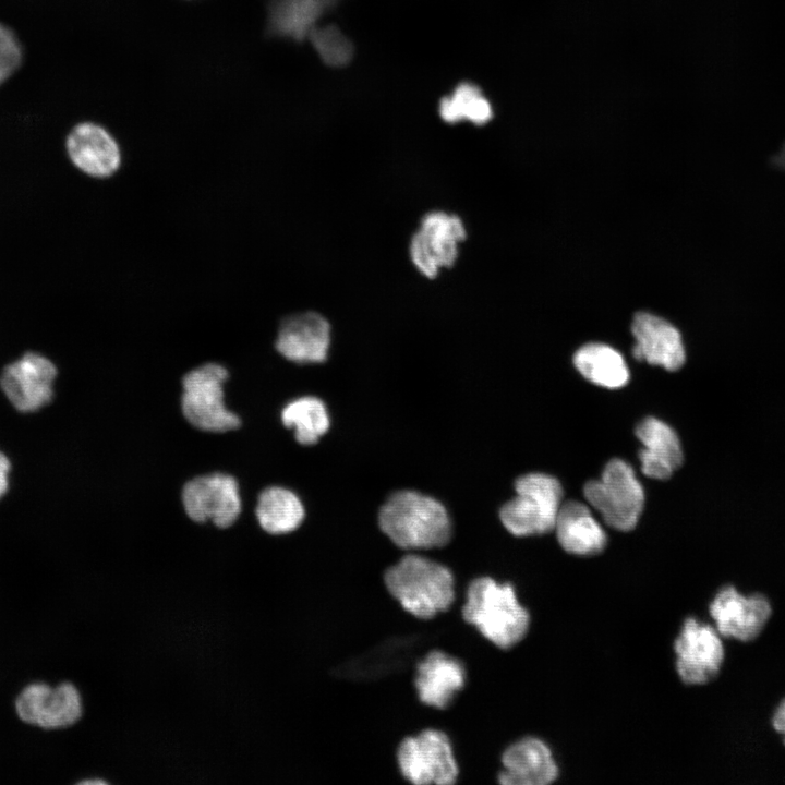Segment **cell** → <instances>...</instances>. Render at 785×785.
Returning a JSON list of instances; mask_svg holds the SVG:
<instances>
[{"mask_svg":"<svg viewBox=\"0 0 785 785\" xmlns=\"http://www.w3.org/2000/svg\"><path fill=\"white\" fill-rule=\"evenodd\" d=\"M463 620L502 650H509L528 635L531 615L510 582L482 576L470 581L461 607Z\"/></svg>","mask_w":785,"mask_h":785,"instance_id":"cell-1","label":"cell"},{"mask_svg":"<svg viewBox=\"0 0 785 785\" xmlns=\"http://www.w3.org/2000/svg\"><path fill=\"white\" fill-rule=\"evenodd\" d=\"M389 595L416 619H432L448 611L456 599L452 571L418 554H407L384 572Z\"/></svg>","mask_w":785,"mask_h":785,"instance_id":"cell-2","label":"cell"},{"mask_svg":"<svg viewBox=\"0 0 785 785\" xmlns=\"http://www.w3.org/2000/svg\"><path fill=\"white\" fill-rule=\"evenodd\" d=\"M378 524L385 535L402 550L445 546L451 536L446 508L433 497L415 491H399L382 506Z\"/></svg>","mask_w":785,"mask_h":785,"instance_id":"cell-3","label":"cell"},{"mask_svg":"<svg viewBox=\"0 0 785 785\" xmlns=\"http://www.w3.org/2000/svg\"><path fill=\"white\" fill-rule=\"evenodd\" d=\"M516 497L499 511L503 526L515 536L541 535L554 530L563 488L557 479L529 473L516 483Z\"/></svg>","mask_w":785,"mask_h":785,"instance_id":"cell-4","label":"cell"},{"mask_svg":"<svg viewBox=\"0 0 785 785\" xmlns=\"http://www.w3.org/2000/svg\"><path fill=\"white\" fill-rule=\"evenodd\" d=\"M583 494L607 526L624 532L635 529L644 506L643 487L621 459L608 461L600 479L585 483Z\"/></svg>","mask_w":785,"mask_h":785,"instance_id":"cell-5","label":"cell"},{"mask_svg":"<svg viewBox=\"0 0 785 785\" xmlns=\"http://www.w3.org/2000/svg\"><path fill=\"white\" fill-rule=\"evenodd\" d=\"M228 371L218 363H206L186 373L182 381L181 410L194 427L226 433L241 425L240 418L225 404L224 384Z\"/></svg>","mask_w":785,"mask_h":785,"instance_id":"cell-6","label":"cell"},{"mask_svg":"<svg viewBox=\"0 0 785 785\" xmlns=\"http://www.w3.org/2000/svg\"><path fill=\"white\" fill-rule=\"evenodd\" d=\"M396 762L401 776L413 785H452L459 777L452 742L436 728L404 737L397 747Z\"/></svg>","mask_w":785,"mask_h":785,"instance_id":"cell-7","label":"cell"},{"mask_svg":"<svg viewBox=\"0 0 785 785\" xmlns=\"http://www.w3.org/2000/svg\"><path fill=\"white\" fill-rule=\"evenodd\" d=\"M675 669L687 686H702L714 680L724 665V638L714 625L693 616L687 617L673 643Z\"/></svg>","mask_w":785,"mask_h":785,"instance_id":"cell-8","label":"cell"},{"mask_svg":"<svg viewBox=\"0 0 785 785\" xmlns=\"http://www.w3.org/2000/svg\"><path fill=\"white\" fill-rule=\"evenodd\" d=\"M467 238L462 219L452 213L432 210L421 219L409 244L410 259L426 278H435L442 268H450L459 255V244Z\"/></svg>","mask_w":785,"mask_h":785,"instance_id":"cell-9","label":"cell"},{"mask_svg":"<svg viewBox=\"0 0 785 785\" xmlns=\"http://www.w3.org/2000/svg\"><path fill=\"white\" fill-rule=\"evenodd\" d=\"M708 612L724 639L750 643L766 628L773 606L764 593L746 594L734 584H725L713 595Z\"/></svg>","mask_w":785,"mask_h":785,"instance_id":"cell-10","label":"cell"},{"mask_svg":"<svg viewBox=\"0 0 785 785\" xmlns=\"http://www.w3.org/2000/svg\"><path fill=\"white\" fill-rule=\"evenodd\" d=\"M181 498L191 521L205 523L209 520L221 530L232 527L241 512L238 482L227 473L215 472L188 481Z\"/></svg>","mask_w":785,"mask_h":785,"instance_id":"cell-11","label":"cell"},{"mask_svg":"<svg viewBox=\"0 0 785 785\" xmlns=\"http://www.w3.org/2000/svg\"><path fill=\"white\" fill-rule=\"evenodd\" d=\"M16 712L26 723L46 729H67L75 726L84 714L83 696L70 680L56 687L33 684L20 693Z\"/></svg>","mask_w":785,"mask_h":785,"instance_id":"cell-12","label":"cell"},{"mask_svg":"<svg viewBox=\"0 0 785 785\" xmlns=\"http://www.w3.org/2000/svg\"><path fill=\"white\" fill-rule=\"evenodd\" d=\"M56 375L57 369L49 359L27 352L3 369L0 385L17 410L31 412L51 400Z\"/></svg>","mask_w":785,"mask_h":785,"instance_id":"cell-13","label":"cell"},{"mask_svg":"<svg viewBox=\"0 0 785 785\" xmlns=\"http://www.w3.org/2000/svg\"><path fill=\"white\" fill-rule=\"evenodd\" d=\"M71 164L94 179L112 177L121 167L122 154L118 142L101 125L81 122L68 133L64 142Z\"/></svg>","mask_w":785,"mask_h":785,"instance_id":"cell-14","label":"cell"},{"mask_svg":"<svg viewBox=\"0 0 785 785\" xmlns=\"http://www.w3.org/2000/svg\"><path fill=\"white\" fill-rule=\"evenodd\" d=\"M331 328L325 316L315 311L286 316L279 324L275 348L295 363H319L326 360Z\"/></svg>","mask_w":785,"mask_h":785,"instance_id":"cell-15","label":"cell"},{"mask_svg":"<svg viewBox=\"0 0 785 785\" xmlns=\"http://www.w3.org/2000/svg\"><path fill=\"white\" fill-rule=\"evenodd\" d=\"M497 774L502 785H550L559 776V768L550 746L534 736L510 744L500 756Z\"/></svg>","mask_w":785,"mask_h":785,"instance_id":"cell-16","label":"cell"},{"mask_svg":"<svg viewBox=\"0 0 785 785\" xmlns=\"http://www.w3.org/2000/svg\"><path fill=\"white\" fill-rule=\"evenodd\" d=\"M466 681L464 664L442 650H432L418 662L413 679L420 702L436 710L450 706Z\"/></svg>","mask_w":785,"mask_h":785,"instance_id":"cell-17","label":"cell"},{"mask_svg":"<svg viewBox=\"0 0 785 785\" xmlns=\"http://www.w3.org/2000/svg\"><path fill=\"white\" fill-rule=\"evenodd\" d=\"M631 331L636 343L632 354L637 360L660 365L667 371L679 370L686 361L685 347L677 328L650 313H637Z\"/></svg>","mask_w":785,"mask_h":785,"instance_id":"cell-18","label":"cell"},{"mask_svg":"<svg viewBox=\"0 0 785 785\" xmlns=\"http://www.w3.org/2000/svg\"><path fill=\"white\" fill-rule=\"evenodd\" d=\"M636 435L643 445L639 450L641 471L644 475L666 480L684 461L680 440L676 432L655 418L642 420Z\"/></svg>","mask_w":785,"mask_h":785,"instance_id":"cell-19","label":"cell"},{"mask_svg":"<svg viewBox=\"0 0 785 785\" xmlns=\"http://www.w3.org/2000/svg\"><path fill=\"white\" fill-rule=\"evenodd\" d=\"M554 530L561 548L572 555H596L607 543L605 531L588 506L577 500L560 505Z\"/></svg>","mask_w":785,"mask_h":785,"instance_id":"cell-20","label":"cell"},{"mask_svg":"<svg viewBox=\"0 0 785 785\" xmlns=\"http://www.w3.org/2000/svg\"><path fill=\"white\" fill-rule=\"evenodd\" d=\"M255 514L261 529L270 535L295 531L305 516L300 498L292 491L280 486H270L261 492Z\"/></svg>","mask_w":785,"mask_h":785,"instance_id":"cell-21","label":"cell"},{"mask_svg":"<svg viewBox=\"0 0 785 785\" xmlns=\"http://www.w3.org/2000/svg\"><path fill=\"white\" fill-rule=\"evenodd\" d=\"M573 363L583 377L606 388H620L629 381V371L621 354L603 343L582 346L573 355Z\"/></svg>","mask_w":785,"mask_h":785,"instance_id":"cell-22","label":"cell"},{"mask_svg":"<svg viewBox=\"0 0 785 785\" xmlns=\"http://www.w3.org/2000/svg\"><path fill=\"white\" fill-rule=\"evenodd\" d=\"M282 424L294 430L298 443L313 445L329 428L325 404L316 397L306 396L289 402L281 411Z\"/></svg>","mask_w":785,"mask_h":785,"instance_id":"cell-23","label":"cell"},{"mask_svg":"<svg viewBox=\"0 0 785 785\" xmlns=\"http://www.w3.org/2000/svg\"><path fill=\"white\" fill-rule=\"evenodd\" d=\"M438 112L446 123L468 121L475 125L487 123L494 113L488 99L472 83H461L450 96L442 98Z\"/></svg>","mask_w":785,"mask_h":785,"instance_id":"cell-24","label":"cell"},{"mask_svg":"<svg viewBox=\"0 0 785 785\" xmlns=\"http://www.w3.org/2000/svg\"><path fill=\"white\" fill-rule=\"evenodd\" d=\"M336 0H278L274 27L281 34L301 38L314 27L315 21Z\"/></svg>","mask_w":785,"mask_h":785,"instance_id":"cell-25","label":"cell"},{"mask_svg":"<svg viewBox=\"0 0 785 785\" xmlns=\"http://www.w3.org/2000/svg\"><path fill=\"white\" fill-rule=\"evenodd\" d=\"M309 35L315 50L326 64L338 68L351 61L353 46L337 26L313 27Z\"/></svg>","mask_w":785,"mask_h":785,"instance_id":"cell-26","label":"cell"},{"mask_svg":"<svg viewBox=\"0 0 785 785\" xmlns=\"http://www.w3.org/2000/svg\"><path fill=\"white\" fill-rule=\"evenodd\" d=\"M23 48L16 34L0 22V86L21 67Z\"/></svg>","mask_w":785,"mask_h":785,"instance_id":"cell-27","label":"cell"},{"mask_svg":"<svg viewBox=\"0 0 785 785\" xmlns=\"http://www.w3.org/2000/svg\"><path fill=\"white\" fill-rule=\"evenodd\" d=\"M771 726L780 735L782 744L785 746V697L778 701L772 712Z\"/></svg>","mask_w":785,"mask_h":785,"instance_id":"cell-28","label":"cell"},{"mask_svg":"<svg viewBox=\"0 0 785 785\" xmlns=\"http://www.w3.org/2000/svg\"><path fill=\"white\" fill-rule=\"evenodd\" d=\"M10 470V461L4 454L0 451V497L8 490V473Z\"/></svg>","mask_w":785,"mask_h":785,"instance_id":"cell-29","label":"cell"},{"mask_svg":"<svg viewBox=\"0 0 785 785\" xmlns=\"http://www.w3.org/2000/svg\"><path fill=\"white\" fill-rule=\"evenodd\" d=\"M285 718H287V715H282V720H285ZM282 724H283V722H282ZM283 735H285V732H283ZM285 745H286V742H285Z\"/></svg>","mask_w":785,"mask_h":785,"instance_id":"cell-30","label":"cell"}]
</instances>
